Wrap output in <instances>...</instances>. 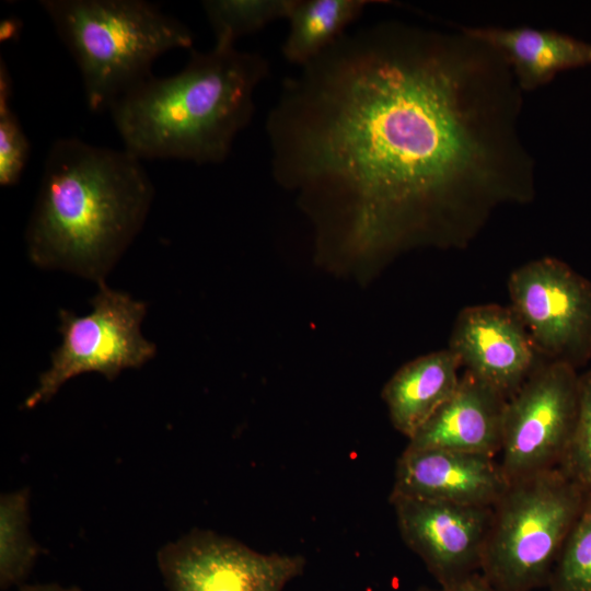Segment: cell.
Wrapping results in <instances>:
<instances>
[{"instance_id":"obj_11","label":"cell","mask_w":591,"mask_h":591,"mask_svg":"<svg viewBox=\"0 0 591 591\" xmlns=\"http://www.w3.org/2000/svg\"><path fill=\"white\" fill-rule=\"evenodd\" d=\"M449 349L471 372L509 399L545 360L511 309L478 304L455 318Z\"/></svg>"},{"instance_id":"obj_7","label":"cell","mask_w":591,"mask_h":591,"mask_svg":"<svg viewBox=\"0 0 591 591\" xmlns=\"http://www.w3.org/2000/svg\"><path fill=\"white\" fill-rule=\"evenodd\" d=\"M579 375L544 361L507 401L498 461L509 483L560 464L577 420Z\"/></svg>"},{"instance_id":"obj_13","label":"cell","mask_w":591,"mask_h":591,"mask_svg":"<svg viewBox=\"0 0 591 591\" xmlns=\"http://www.w3.org/2000/svg\"><path fill=\"white\" fill-rule=\"evenodd\" d=\"M507 398L468 371L450 398L408 439L409 449H443L497 456Z\"/></svg>"},{"instance_id":"obj_23","label":"cell","mask_w":591,"mask_h":591,"mask_svg":"<svg viewBox=\"0 0 591 591\" xmlns=\"http://www.w3.org/2000/svg\"><path fill=\"white\" fill-rule=\"evenodd\" d=\"M22 22L15 16H10L0 22V42H9L19 38Z\"/></svg>"},{"instance_id":"obj_20","label":"cell","mask_w":591,"mask_h":591,"mask_svg":"<svg viewBox=\"0 0 591 591\" xmlns=\"http://www.w3.org/2000/svg\"><path fill=\"white\" fill-rule=\"evenodd\" d=\"M12 80L0 59V184L13 186L21 179L30 157V142L10 106Z\"/></svg>"},{"instance_id":"obj_16","label":"cell","mask_w":591,"mask_h":591,"mask_svg":"<svg viewBox=\"0 0 591 591\" xmlns=\"http://www.w3.org/2000/svg\"><path fill=\"white\" fill-rule=\"evenodd\" d=\"M375 1L293 0L288 14V34L281 47L283 58L303 67L346 34L363 10Z\"/></svg>"},{"instance_id":"obj_1","label":"cell","mask_w":591,"mask_h":591,"mask_svg":"<svg viewBox=\"0 0 591 591\" xmlns=\"http://www.w3.org/2000/svg\"><path fill=\"white\" fill-rule=\"evenodd\" d=\"M287 79L266 119L271 172L343 248L464 245L534 195L522 91L463 33L386 21L345 34Z\"/></svg>"},{"instance_id":"obj_3","label":"cell","mask_w":591,"mask_h":591,"mask_svg":"<svg viewBox=\"0 0 591 591\" xmlns=\"http://www.w3.org/2000/svg\"><path fill=\"white\" fill-rule=\"evenodd\" d=\"M269 65L235 47L192 50L170 77L151 76L108 108L124 149L143 159L222 163L252 120Z\"/></svg>"},{"instance_id":"obj_15","label":"cell","mask_w":591,"mask_h":591,"mask_svg":"<svg viewBox=\"0 0 591 591\" xmlns=\"http://www.w3.org/2000/svg\"><path fill=\"white\" fill-rule=\"evenodd\" d=\"M461 367L459 358L449 348L401 367L382 390L394 428L410 439L453 394L461 378Z\"/></svg>"},{"instance_id":"obj_24","label":"cell","mask_w":591,"mask_h":591,"mask_svg":"<svg viewBox=\"0 0 591 591\" xmlns=\"http://www.w3.org/2000/svg\"><path fill=\"white\" fill-rule=\"evenodd\" d=\"M19 591H82L77 586L65 587L59 583L22 584Z\"/></svg>"},{"instance_id":"obj_2","label":"cell","mask_w":591,"mask_h":591,"mask_svg":"<svg viewBox=\"0 0 591 591\" xmlns=\"http://www.w3.org/2000/svg\"><path fill=\"white\" fill-rule=\"evenodd\" d=\"M141 161L126 149L57 139L25 230L31 263L104 282L142 229L154 197Z\"/></svg>"},{"instance_id":"obj_6","label":"cell","mask_w":591,"mask_h":591,"mask_svg":"<svg viewBox=\"0 0 591 591\" xmlns=\"http://www.w3.org/2000/svg\"><path fill=\"white\" fill-rule=\"evenodd\" d=\"M97 286L89 314L78 316L59 310L61 344L51 354L50 367L40 373L37 386L24 401V408L48 402L79 374L97 372L113 381L123 370L140 368L155 356V345L140 329L147 303L111 289L105 281Z\"/></svg>"},{"instance_id":"obj_17","label":"cell","mask_w":591,"mask_h":591,"mask_svg":"<svg viewBox=\"0 0 591 591\" xmlns=\"http://www.w3.org/2000/svg\"><path fill=\"white\" fill-rule=\"evenodd\" d=\"M27 488L5 493L0 498V587H21L32 571L39 547L28 530Z\"/></svg>"},{"instance_id":"obj_12","label":"cell","mask_w":591,"mask_h":591,"mask_svg":"<svg viewBox=\"0 0 591 591\" xmlns=\"http://www.w3.org/2000/svg\"><path fill=\"white\" fill-rule=\"evenodd\" d=\"M509 482L495 456L405 448L390 496L493 507Z\"/></svg>"},{"instance_id":"obj_8","label":"cell","mask_w":591,"mask_h":591,"mask_svg":"<svg viewBox=\"0 0 591 591\" xmlns=\"http://www.w3.org/2000/svg\"><path fill=\"white\" fill-rule=\"evenodd\" d=\"M511 309L547 361L576 370L591 359V282L565 262L542 257L508 280Z\"/></svg>"},{"instance_id":"obj_19","label":"cell","mask_w":591,"mask_h":591,"mask_svg":"<svg viewBox=\"0 0 591 591\" xmlns=\"http://www.w3.org/2000/svg\"><path fill=\"white\" fill-rule=\"evenodd\" d=\"M547 587L551 591H591V495L563 544Z\"/></svg>"},{"instance_id":"obj_18","label":"cell","mask_w":591,"mask_h":591,"mask_svg":"<svg viewBox=\"0 0 591 591\" xmlns=\"http://www.w3.org/2000/svg\"><path fill=\"white\" fill-rule=\"evenodd\" d=\"M204 12L215 35V47H235L241 36L287 19L293 0H206Z\"/></svg>"},{"instance_id":"obj_21","label":"cell","mask_w":591,"mask_h":591,"mask_svg":"<svg viewBox=\"0 0 591 591\" xmlns=\"http://www.w3.org/2000/svg\"><path fill=\"white\" fill-rule=\"evenodd\" d=\"M558 468L587 496L591 495V369L579 375L577 420Z\"/></svg>"},{"instance_id":"obj_5","label":"cell","mask_w":591,"mask_h":591,"mask_svg":"<svg viewBox=\"0 0 591 591\" xmlns=\"http://www.w3.org/2000/svg\"><path fill=\"white\" fill-rule=\"evenodd\" d=\"M586 498L558 467L510 482L493 506L483 577L502 591L547 587Z\"/></svg>"},{"instance_id":"obj_4","label":"cell","mask_w":591,"mask_h":591,"mask_svg":"<svg viewBox=\"0 0 591 591\" xmlns=\"http://www.w3.org/2000/svg\"><path fill=\"white\" fill-rule=\"evenodd\" d=\"M80 70L90 111L108 109L151 76L153 61L192 48L181 21L142 0H42L39 2Z\"/></svg>"},{"instance_id":"obj_22","label":"cell","mask_w":591,"mask_h":591,"mask_svg":"<svg viewBox=\"0 0 591 591\" xmlns=\"http://www.w3.org/2000/svg\"><path fill=\"white\" fill-rule=\"evenodd\" d=\"M416 591H502L493 584H490L482 573H477L466 580L459 583L440 587L439 589H430L427 587H420Z\"/></svg>"},{"instance_id":"obj_9","label":"cell","mask_w":591,"mask_h":591,"mask_svg":"<svg viewBox=\"0 0 591 591\" xmlns=\"http://www.w3.org/2000/svg\"><path fill=\"white\" fill-rule=\"evenodd\" d=\"M157 563L167 591H282L306 565L302 555L259 553L197 528L162 546Z\"/></svg>"},{"instance_id":"obj_10","label":"cell","mask_w":591,"mask_h":591,"mask_svg":"<svg viewBox=\"0 0 591 591\" xmlns=\"http://www.w3.org/2000/svg\"><path fill=\"white\" fill-rule=\"evenodd\" d=\"M399 535L440 587L480 573L493 507L390 496Z\"/></svg>"},{"instance_id":"obj_14","label":"cell","mask_w":591,"mask_h":591,"mask_svg":"<svg viewBox=\"0 0 591 591\" xmlns=\"http://www.w3.org/2000/svg\"><path fill=\"white\" fill-rule=\"evenodd\" d=\"M460 30L499 53L522 92L547 84L560 71L591 65V44L555 31L493 26Z\"/></svg>"}]
</instances>
